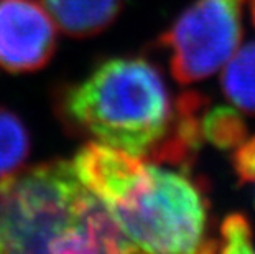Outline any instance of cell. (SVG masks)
<instances>
[{"label": "cell", "mask_w": 255, "mask_h": 254, "mask_svg": "<svg viewBox=\"0 0 255 254\" xmlns=\"http://www.w3.org/2000/svg\"><path fill=\"white\" fill-rule=\"evenodd\" d=\"M73 165L135 253L214 251L208 202L188 175L99 142L81 149Z\"/></svg>", "instance_id": "6da1fadb"}, {"label": "cell", "mask_w": 255, "mask_h": 254, "mask_svg": "<svg viewBox=\"0 0 255 254\" xmlns=\"http://www.w3.org/2000/svg\"><path fill=\"white\" fill-rule=\"evenodd\" d=\"M0 253H135L73 162L0 178Z\"/></svg>", "instance_id": "7a4b0ae2"}, {"label": "cell", "mask_w": 255, "mask_h": 254, "mask_svg": "<svg viewBox=\"0 0 255 254\" xmlns=\"http://www.w3.org/2000/svg\"><path fill=\"white\" fill-rule=\"evenodd\" d=\"M66 117L96 142L148 157L165 139L175 106L163 76L143 58H114L64 94Z\"/></svg>", "instance_id": "3957f363"}, {"label": "cell", "mask_w": 255, "mask_h": 254, "mask_svg": "<svg viewBox=\"0 0 255 254\" xmlns=\"http://www.w3.org/2000/svg\"><path fill=\"white\" fill-rule=\"evenodd\" d=\"M246 0H196L161 35L170 50L171 74L181 84L211 76L232 58L242 36Z\"/></svg>", "instance_id": "277c9868"}, {"label": "cell", "mask_w": 255, "mask_h": 254, "mask_svg": "<svg viewBox=\"0 0 255 254\" xmlns=\"http://www.w3.org/2000/svg\"><path fill=\"white\" fill-rule=\"evenodd\" d=\"M58 25L43 0H0V69L36 71L56 50Z\"/></svg>", "instance_id": "5b68a950"}, {"label": "cell", "mask_w": 255, "mask_h": 254, "mask_svg": "<svg viewBox=\"0 0 255 254\" xmlns=\"http://www.w3.org/2000/svg\"><path fill=\"white\" fill-rule=\"evenodd\" d=\"M58 28L84 38L106 30L121 12L122 0H43Z\"/></svg>", "instance_id": "8992f818"}, {"label": "cell", "mask_w": 255, "mask_h": 254, "mask_svg": "<svg viewBox=\"0 0 255 254\" xmlns=\"http://www.w3.org/2000/svg\"><path fill=\"white\" fill-rule=\"evenodd\" d=\"M221 84L232 104L255 114V41L237 50L224 64Z\"/></svg>", "instance_id": "52a82bcc"}, {"label": "cell", "mask_w": 255, "mask_h": 254, "mask_svg": "<svg viewBox=\"0 0 255 254\" xmlns=\"http://www.w3.org/2000/svg\"><path fill=\"white\" fill-rule=\"evenodd\" d=\"M30 155V136L12 111L0 107V178L21 169Z\"/></svg>", "instance_id": "ba28073f"}, {"label": "cell", "mask_w": 255, "mask_h": 254, "mask_svg": "<svg viewBox=\"0 0 255 254\" xmlns=\"http://www.w3.org/2000/svg\"><path fill=\"white\" fill-rule=\"evenodd\" d=\"M203 136L219 149H236L247 139V127L232 107L206 109L203 116Z\"/></svg>", "instance_id": "9c48e42d"}, {"label": "cell", "mask_w": 255, "mask_h": 254, "mask_svg": "<svg viewBox=\"0 0 255 254\" xmlns=\"http://www.w3.org/2000/svg\"><path fill=\"white\" fill-rule=\"evenodd\" d=\"M222 246L221 251L226 253H251L255 251L252 245V231L247 218L242 215L227 216L221 228Z\"/></svg>", "instance_id": "30bf717a"}, {"label": "cell", "mask_w": 255, "mask_h": 254, "mask_svg": "<svg viewBox=\"0 0 255 254\" xmlns=\"http://www.w3.org/2000/svg\"><path fill=\"white\" fill-rule=\"evenodd\" d=\"M234 169L242 183L255 182V136L236 147Z\"/></svg>", "instance_id": "8fae6325"}, {"label": "cell", "mask_w": 255, "mask_h": 254, "mask_svg": "<svg viewBox=\"0 0 255 254\" xmlns=\"http://www.w3.org/2000/svg\"><path fill=\"white\" fill-rule=\"evenodd\" d=\"M251 5H252V17H254V23H255V0H251Z\"/></svg>", "instance_id": "7c38bea8"}]
</instances>
